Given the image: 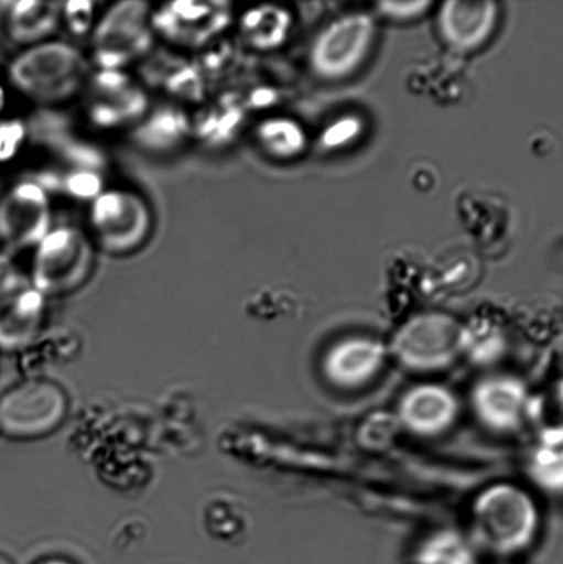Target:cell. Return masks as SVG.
Masks as SVG:
<instances>
[{"instance_id":"obj_1","label":"cell","mask_w":563,"mask_h":564,"mask_svg":"<svg viewBox=\"0 0 563 564\" xmlns=\"http://www.w3.org/2000/svg\"><path fill=\"white\" fill-rule=\"evenodd\" d=\"M9 80L17 91L42 105L69 101L90 77L86 55L72 44L47 41L26 47L11 61Z\"/></svg>"},{"instance_id":"obj_2","label":"cell","mask_w":563,"mask_h":564,"mask_svg":"<svg viewBox=\"0 0 563 564\" xmlns=\"http://www.w3.org/2000/svg\"><path fill=\"white\" fill-rule=\"evenodd\" d=\"M540 510L527 490L512 484L485 489L472 507L477 543L498 555H515L533 544L540 532Z\"/></svg>"},{"instance_id":"obj_3","label":"cell","mask_w":563,"mask_h":564,"mask_svg":"<svg viewBox=\"0 0 563 564\" xmlns=\"http://www.w3.org/2000/svg\"><path fill=\"white\" fill-rule=\"evenodd\" d=\"M152 6L123 0L99 17L91 33L93 63L98 69L126 70L153 52Z\"/></svg>"},{"instance_id":"obj_4","label":"cell","mask_w":563,"mask_h":564,"mask_svg":"<svg viewBox=\"0 0 563 564\" xmlns=\"http://www.w3.org/2000/svg\"><path fill=\"white\" fill-rule=\"evenodd\" d=\"M93 242L74 226H58L35 247L32 286L43 296H59L80 288L90 275Z\"/></svg>"},{"instance_id":"obj_5","label":"cell","mask_w":563,"mask_h":564,"mask_svg":"<svg viewBox=\"0 0 563 564\" xmlns=\"http://www.w3.org/2000/svg\"><path fill=\"white\" fill-rule=\"evenodd\" d=\"M91 239L109 256H127L145 245L153 217L145 198L129 189L104 191L88 209Z\"/></svg>"},{"instance_id":"obj_6","label":"cell","mask_w":563,"mask_h":564,"mask_svg":"<svg viewBox=\"0 0 563 564\" xmlns=\"http://www.w3.org/2000/svg\"><path fill=\"white\" fill-rule=\"evenodd\" d=\"M66 397L57 384L25 381L0 397V433L14 440L47 435L66 413Z\"/></svg>"},{"instance_id":"obj_7","label":"cell","mask_w":563,"mask_h":564,"mask_svg":"<svg viewBox=\"0 0 563 564\" xmlns=\"http://www.w3.org/2000/svg\"><path fill=\"white\" fill-rule=\"evenodd\" d=\"M154 35L171 46L206 48L223 39L234 24V6L229 2H191L180 0L152 10Z\"/></svg>"},{"instance_id":"obj_8","label":"cell","mask_w":563,"mask_h":564,"mask_svg":"<svg viewBox=\"0 0 563 564\" xmlns=\"http://www.w3.org/2000/svg\"><path fill=\"white\" fill-rule=\"evenodd\" d=\"M83 91L87 118L101 130L136 126L151 107L145 88L126 70L97 69Z\"/></svg>"},{"instance_id":"obj_9","label":"cell","mask_w":563,"mask_h":564,"mask_svg":"<svg viewBox=\"0 0 563 564\" xmlns=\"http://www.w3.org/2000/svg\"><path fill=\"white\" fill-rule=\"evenodd\" d=\"M461 325L445 314H422L397 330L391 351L408 368L437 369L461 352Z\"/></svg>"},{"instance_id":"obj_10","label":"cell","mask_w":563,"mask_h":564,"mask_svg":"<svg viewBox=\"0 0 563 564\" xmlns=\"http://www.w3.org/2000/svg\"><path fill=\"white\" fill-rule=\"evenodd\" d=\"M52 229V200L39 182H19L0 198V242L9 251L35 250Z\"/></svg>"},{"instance_id":"obj_11","label":"cell","mask_w":563,"mask_h":564,"mask_svg":"<svg viewBox=\"0 0 563 564\" xmlns=\"http://www.w3.org/2000/svg\"><path fill=\"white\" fill-rule=\"evenodd\" d=\"M373 37L371 17L353 14L335 21L314 43L313 68L328 79L350 75L367 57Z\"/></svg>"},{"instance_id":"obj_12","label":"cell","mask_w":563,"mask_h":564,"mask_svg":"<svg viewBox=\"0 0 563 564\" xmlns=\"http://www.w3.org/2000/svg\"><path fill=\"white\" fill-rule=\"evenodd\" d=\"M386 357L388 348L383 343L351 337L329 348L323 369L331 383L351 389L372 380L383 368Z\"/></svg>"},{"instance_id":"obj_13","label":"cell","mask_w":563,"mask_h":564,"mask_svg":"<svg viewBox=\"0 0 563 564\" xmlns=\"http://www.w3.org/2000/svg\"><path fill=\"white\" fill-rule=\"evenodd\" d=\"M473 405L485 425L496 431H510L521 424L531 408V398L520 380L499 376L483 380L474 389Z\"/></svg>"},{"instance_id":"obj_14","label":"cell","mask_w":563,"mask_h":564,"mask_svg":"<svg viewBox=\"0 0 563 564\" xmlns=\"http://www.w3.org/2000/svg\"><path fill=\"white\" fill-rule=\"evenodd\" d=\"M142 80L148 86L167 94L176 101L201 104L206 101L207 83L195 61L173 53H154L140 63Z\"/></svg>"},{"instance_id":"obj_15","label":"cell","mask_w":563,"mask_h":564,"mask_svg":"<svg viewBox=\"0 0 563 564\" xmlns=\"http://www.w3.org/2000/svg\"><path fill=\"white\" fill-rule=\"evenodd\" d=\"M459 405L454 394L440 384H419L402 397L399 416L402 424L419 435L443 433L454 424Z\"/></svg>"},{"instance_id":"obj_16","label":"cell","mask_w":563,"mask_h":564,"mask_svg":"<svg viewBox=\"0 0 563 564\" xmlns=\"http://www.w3.org/2000/svg\"><path fill=\"white\" fill-rule=\"evenodd\" d=\"M46 296L33 286L19 291L0 302V350H24L36 339L44 323Z\"/></svg>"},{"instance_id":"obj_17","label":"cell","mask_w":563,"mask_h":564,"mask_svg":"<svg viewBox=\"0 0 563 564\" xmlns=\"http://www.w3.org/2000/svg\"><path fill=\"white\" fill-rule=\"evenodd\" d=\"M498 8L494 2H461L454 0L443 6L440 13L441 35L452 47L462 52L481 46L496 26Z\"/></svg>"},{"instance_id":"obj_18","label":"cell","mask_w":563,"mask_h":564,"mask_svg":"<svg viewBox=\"0 0 563 564\" xmlns=\"http://www.w3.org/2000/svg\"><path fill=\"white\" fill-rule=\"evenodd\" d=\"M192 135V120L184 109L175 105H160L138 121L132 140L142 151L169 153L184 145Z\"/></svg>"},{"instance_id":"obj_19","label":"cell","mask_w":563,"mask_h":564,"mask_svg":"<svg viewBox=\"0 0 563 564\" xmlns=\"http://www.w3.org/2000/svg\"><path fill=\"white\" fill-rule=\"evenodd\" d=\"M247 109L237 93L224 94L192 120V135L208 148L230 145L245 124Z\"/></svg>"},{"instance_id":"obj_20","label":"cell","mask_w":563,"mask_h":564,"mask_svg":"<svg viewBox=\"0 0 563 564\" xmlns=\"http://www.w3.org/2000/svg\"><path fill=\"white\" fill-rule=\"evenodd\" d=\"M61 24V3L20 0L6 11L8 35L20 46L32 47L50 41Z\"/></svg>"},{"instance_id":"obj_21","label":"cell","mask_w":563,"mask_h":564,"mask_svg":"<svg viewBox=\"0 0 563 564\" xmlns=\"http://www.w3.org/2000/svg\"><path fill=\"white\" fill-rule=\"evenodd\" d=\"M290 26L289 11L272 4L248 9L239 20L242 42L259 52H269L281 46L289 36Z\"/></svg>"},{"instance_id":"obj_22","label":"cell","mask_w":563,"mask_h":564,"mask_svg":"<svg viewBox=\"0 0 563 564\" xmlns=\"http://www.w3.org/2000/svg\"><path fill=\"white\" fill-rule=\"evenodd\" d=\"M461 351L472 361L489 364L505 352L507 340L504 326L499 321L487 317H474L461 326Z\"/></svg>"},{"instance_id":"obj_23","label":"cell","mask_w":563,"mask_h":564,"mask_svg":"<svg viewBox=\"0 0 563 564\" xmlns=\"http://www.w3.org/2000/svg\"><path fill=\"white\" fill-rule=\"evenodd\" d=\"M259 147L269 156L291 159L297 156L306 145L305 132L294 120L270 118L257 127Z\"/></svg>"},{"instance_id":"obj_24","label":"cell","mask_w":563,"mask_h":564,"mask_svg":"<svg viewBox=\"0 0 563 564\" xmlns=\"http://www.w3.org/2000/svg\"><path fill=\"white\" fill-rule=\"evenodd\" d=\"M416 564H476V554L462 535L441 532L422 544Z\"/></svg>"},{"instance_id":"obj_25","label":"cell","mask_w":563,"mask_h":564,"mask_svg":"<svg viewBox=\"0 0 563 564\" xmlns=\"http://www.w3.org/2000/svg\"><path fill=\"white\" fill-rule=\"evenodd\" d=\"M529 473L540 488L563 495V442H540L529 463Z\"/></svg>"},{"instance_id":"obj_26","label":"cell","mask_w":563,"mask_h":564,"mask_svg":"<svg viewBox=\"0 0 563 564\" xmlns=\"http://www.w3.org/2000/svg\"><path fill=\"white\" fill-rule=\"evenodd\" d=\"M96 6L97 3L90 0H71V2L61 3V22H64L72 35H91L97 24Z\"/></svg>"},{"instance_id":"obj_27","label":"cell","mask_w":563,"mask_h":564,"mask_svg":"<svg viewBox=\"0 0 563 564\" xmlns=\"http://www.w3.org/2000/svg\"><path fill=\"white\" fill-rule=\"evenodd\" d=\"M64 191L76 200H90L104 192L101 175L90 169L76 170L66 176Z\"/></svg>"},{"instance_id":"obj_28","label":"cell","mask_w":563,"mask_h":564,"mask_svg":"<svg viewBox=\"0 0 563 564\" xmlns=\"http://www.w3.org/2000/svg\"><path fill=\"white\" fill-rule=\"evenodd\" d=\"M26 140L25 124L21 120L0 121V164L19 156Z\"/></svg>"},{"instance_id":"obj_29","label":"cell","mask_w":563,"mask_h":564,"mask_svg":"<svg viewBox=\"0 0 563 564\" xmlns=\"http://www.w3.org/2000/svg\"><path fill=\"white\" fill-rule=\"evenodd\" d=\"M360 121L355 118L339 120L338 123L331 126L329 129L325 131L323 138L324 145L328 148L345 145V143L360 134Z\"/></svg>"},{"instance_id":"obj_30","label":"cell","mask_w":563,"mask_h":564,"mask_svg":"<svg viewBox=\"0 0 563 564\" xmlns=\"http://www.w3.org/2000/svg\"><path fill=\"white\" fill-rule=\"evenodd\" d=\"M430 2H383L379 3L380 13L397 21L415 20L426 13Z\"/></svg>"},{"instance_id":"obj_31","label":"cell","mask_w":563,"mask_h":564,"mask_svg":"<svg viewBox=\"0 0 563 564\" xmlns=\"http://www.w3.org/2000/svg\"><path fill=\"white\" fill-rule=\"evenodd\" d=\"M21 286L20 272L13 259L8 253L0 252V302Z\"/></svg>"},{"instance_id":"obj_32","label":"cell","mask_w":563,"mask_h":564,"mask_svg":"<svg viewBox=\"0 0 563 564\" xmlns=\"http://www.w3.org/2000/svg\"><path fill=\"white\" fill-rule=\"evenodd\" d=\"M6 102H8V94H6L4 87L0 85V113H2Z\"/></svg>"},{"instance_id":"obj_33","label":"cell","mask_w":563,"mask_h":564,"mask_svg":"<svg viewBox=\"0 0 563 564\" xmlns=\"http://www.w3.org/2000/svg\"><path fill=\"white\" fill-rule=\"evenodd\" d=\"M39 564H74V563H72L69 561H65V560H59V557H52V560H46Z\"/></svg>"},{"instance_id":"obj_34","label":"cell","mask_w":563,"mask_h":564,"mask_svg":"<svg viewBox=\"0 0 563 564\" xmlns=\"http://www.w3.org/2000/svg\"><path fill=\"white\" fill-rule=\"evenodd\" d=\"M0 564H13L11 563L8 557L0 555Z\"/></svg>"}]
</instances>
